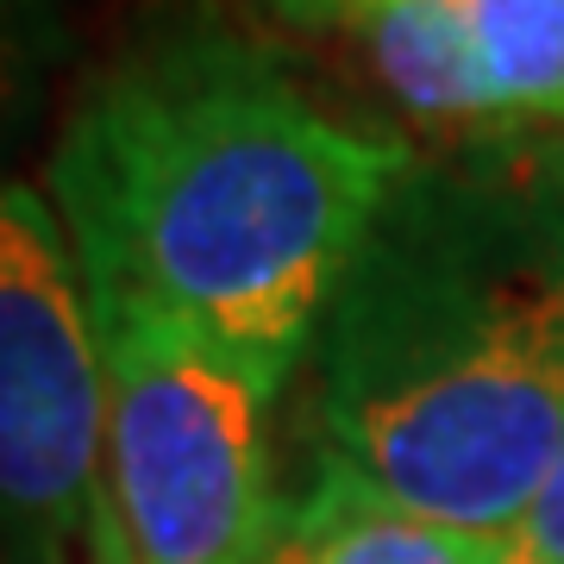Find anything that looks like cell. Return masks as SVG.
I'll return each instance as SVG.
<instances>
[{
  "label": "cell",
  "mask_w": 564,
  "mask_h": 564,
  "mask_svg": "<svg viewBox=\"0 0 564 564\" xmlns=\"http://www.w3.org/2000/svg\"><path fill=\"white\" fill-rule=\"evenodd\" d=\"M95 326L120 564H270L289 514L270 426L295 364L132 307H95Z\"/></svg>",
  "instance_id": "3957f363"
},
{
  "label": "cell",
  "mask_w": 564,
  "mask_h": 564,
  "mask_svg": "<svg viewBox=\"0 0 564 564\" xmlns=\"http://www.w3.org/2000/svg\"><path fill=\"white\" fill-rule=\"evenodd\" d=\"M270 564H508L502 533L452 527L440 514L383 496L339 458L314 464L307 489L289 496Z\"/></svg>",
  "instance_id": "8992f818"
},
{
  "label": "cell",
  "mask_w": 564,
  "mask_h": 564,
  "mask_svg": "<svg viewBox=\"0 0 564 564\" xmlns=\"http://www.w3.org/2000/svg\"><path fill=\"white\" fill-rule=\"evenodd\" d=\"M107 364L69 226L0 182V552L76 564L107 521Z\"/></svg>",
  "instance_id": "277c9868"
},
{
  "label": "cell",
  "mask_w": 564,
  "mask_h": 564,
  "mask_svg": "<svg viewBox=\"0 0 564 564\" xmlns=\"http://www.w3.org/2000/svg\"><path fill=\"white\" fill-rule=\"evenodd\" d=\"M57 51V0H0V120H13Z\"/></svg>",
  "instance_id": "52a82bcc"
},
{
  "label": "cell",
  "mask_w": 564,
  "mask_h": 564,
  "mask_svg": "<svg viewBox=\"0 0 564 564\" xmlns=\"http://www.w3.org/2000/svg\"><path fill=\"white\" fill-rule=\"evenodd\" d=\"M433 139L564 132V0H258Z\"/></svg>",
  "instance_id": "5b68a950"
},
{
  "label": "cell",
  "mask_w": 564,
  "mask_h": 564,
  "mask_svg": "<svg viewBox=\"0 0 564 564\" xmlns=\"http://www.w3.org/2000/svg\"><path fill=\"white\" fill-rule=\"evenodd\" d=\"M508 564H564V445L545 464L540 489L527 496V508L514 514V527L502 533Z\"/></svg>",
  "instance_id": "ba28073f"
},
{
  "label": "cell",
  "mask_w": 564,
  "mask_h": 564,
  "mask_svg": "<svg viewBox=\"0 0 564 564\" xmlns=\"http://www.w3.org/2000/svg\"><path fill=\"white\" fill-rule=\"evenodd\" d=\"M88 564H120V545H113V521H101V533H95V552H88Z\"/></svg>",
  "instance_id": "9c48e42d"
},
{
  "label": "cell",
  "mask_w": 564,
  "mask_h": 564,
  "mask_svg": "<svg viewBox=\"0 0 564 564\" xmlns=\"http://www.w3.org/2000/svg\"><path fill=\"white\" fill-rule=\"evenodd\" d=\"M421 158L321 107L220 13H158L88 82L44 163L95 307L302 370L351 251Z\"/></svg>",
  "instance_id": "6da1fadb"
},
{
  "label": "cell",
  "mask_w": 564,
  "mask_h": 564,
  "mask_svg": "<svg viewBox=\"0 0 564 564\" xmlns=\"http://www.w3.org/2000/svg\"><path fill=\"white\" fill-rule=\"evenodd\" d=\"M321 452L508 533L564 445V144L421 151L314 333Z\"/></svg>",
  "instance_id": "7a4b0ae2"
}]
</instances>
